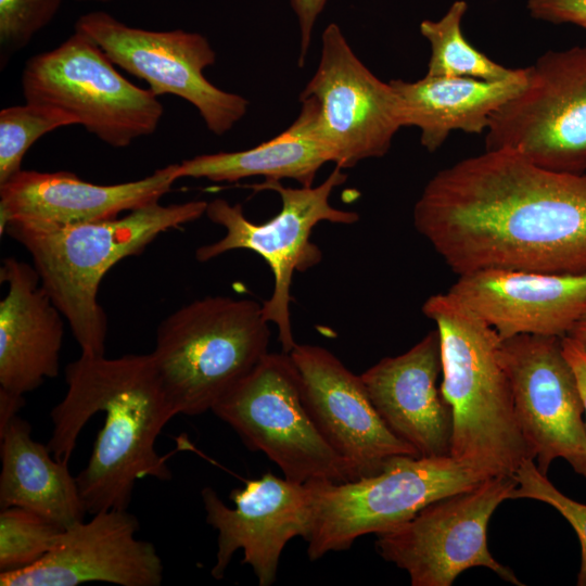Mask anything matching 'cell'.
<instances>
[{"mask_svg":"<svg viewBox=\"0 0 586 586\" xmlns=\"http://www.w3.org/2000/svg\"><path fill=\"white\" fill-rule=\"evenodd\" d=\"M413 226L458 276L487 269L586 272V173L485 150L437 171Z\"/></svg>","mask_w":586,"mask_h":586,"instance_id":"1","label":"cell"},{"mask_svg":"<svg viewBox=\"0 0 586 586\" xmlns=\"http://www.w3.org/2000/svg\"><path fill=\"white\" fill-rule=\"evenodd\" d=\"M65 381L67 392L50 412L47 445L55 459L68 462L89 419L105 415L89 461L76 476L89 513L126 510L140 479H171L155 442L177 413L151 353L117 358L81 354L67 365Z\"/></svg>","mask_w":586,"mask_h":586,"instance_id":"2","label":"cell"},{"mask_svg":"<svg viewBox=\"0 0 586 586\" xmlns=\"http://www.w3.org/2000/svg\"><path fill=\"white\" fill-rule=\"evenodd\" d=\"M421 310L440 334V388L453 409L450 456L487 476L513 475L531 457L501 337L450 292L431 295Z\"/></svg>","mask_w":586,"mask_h":586,"instance_id":"3","label":"cell"},{"mask_svg":"<svg viewBox=\"0 0 586 586\" xmlns=\"http://www.w3.org/2000/svg\"><path fill=\"white\" fill-rule=\"evenodd\" d=\"M206 201L160 202L122 217L69 226L9 222L5 233L30 255L41 285L60 309L81 354L105 355L107 317L98 293L106 272L161 233L205 215Z\"/></svg>","mask_w":586,"mask_h":586,"instance_id":"4","label":"cell"},{"mask_svg":"<svg viewBox=\"0 0 586 586\" xmlns=\"http://www.w3.org/2000/svg\"><path fill=\"white\" fill-rule=\"evenodd\" d=\"M269 341L263 304L205 296L161 321L151 355L176 413L198 416L260 361Z\"/></svg>","mask_w":586,"mask_h":586,"instance_id":"5","label":"cell"},{"mask_svg":"<svg viewBox=\"0 0 586 586\" xmlns=\"http://www.w3.org/2000/svg\"><path fill=\"white\" fill-rule=\"evenodd\" d=\"M347 179L344 169L335 166L317 187H284L279 180H265L249 186L255 192L270 190L279 194L280 212L263 224L247 219L241 204L225 199L207 203L205 215L225 228V235L216 242L195 250L201 263L212 260L227 252L247 250L258 254L273 275V291L263 303L266 321L275 323L282 352L290 353L297 344L293 336L290 303L291 285L295 271H306L322 258L319 247L311 242L315 226L321 221L353 225L358 221L356 212L335 208L330 196Z\"/></svg>","mask_w":586,"mask_h":586,"instance_id":"6","label":"cell"},{"mask_svg":"<svg viewBox=\"0 0 586 586\" xmlns=\"http://www.w3.org/2000/svg\"><path fill=\"white\" fill-rule=\"evenodd\" d=\"M491 477L451 456L390 458L373 476L334 483L309 482L315 523L307 542L309 560L348 549L360 536L387 532L429 504Z\"/></svg>","mask_w":586,"mask_h":586,"instance_id":"7","label":"cell"},{"mask_svg":"<svg viewBox=\"0 0 586 586\" xmlns=\"http://www.w3.org/2000/svg\"><path fill=\"white\" fill-rule=\"evenodd\" d=\"M251 449L265 454L300 483L358 479L324 440L306 409L289 353H267L212 408Z\"/></svg>","mask_w":586,"mask_h":586,"instance_id":"8","label":"cell"},{"mask_svg":"<svg viewBox=\"0 0 586 586\" xmlns=\"http://www.w3.org/2000/svg\"><path fill=\"white\" fill-rule=\"evenodd\" d=\"M114 65L75 29L60 46L27 60L21 76L25 102L61 109L104 143L126 148L156 130L164 106Z\"/></svg>","mask_w":586,"mask_h":586,"instance_id":"9","label":"cell"},{"mask_svg":"<svg viewBox=\"0 0 586 586\" xmlns=\"http://www.w3.org/2000/svg\"><path fill=\"white\" fill-rule=\"evenodd\" d=\"M300 102L296 118L343 169L385 155L402 128L390 81L358 59L335 23L322 33L320 60Z\"/></svg>","mask_w":586,"mask_h":586,"instance_id":"10","label":"cell"},{"mask_svg":"<svg viewBox=\"0 0 586 586\" xmlns=\"http://www.w3.org/2000/svg\"><path fill=\"white\" fill-rule=\"evenodd\" d=\"M491 117L485 150H512L553 171L586 173V46L549 50Z\"/></svg>","mask_w":586,"mask_h":586,"instance_id":"11","label":"cell"},{"mask_svg":"<svg viewBox=\"0 0 586 586\" xmlns=\"http://www.w3.org/2000/svg\"><path fill=\"white\" fill-rule=\"evenodd\" d=\"M517 485L514 475H496L440 498L407 522L378 534L375 548L384 560L407 571L412 586H451L473 566L487 568L522 586L487 546L489 519Z\"/></svg>","mask_w":586,"mask_h":586,"instance_id":"12","label":"cell"},{"mask_svg":"<svg viewBox=\"0 0 586 586\" xmlns=\"http://www.w3.org/2000/svg\"><path fill=\"white\" fill-rule=\"evenodd\" d=\"M75 29L91 38L115 65L144 80L156 97L173 94L191 103L216 136L231 130L247 112L246 98L219 89L205 77L216 52L200 33L132 27L104 11L81 15Z\"/></svg>","mask_w":586,"mask_h":586,"instance_id":"13","label":"cell"},{"mask_svg":"<svg viewBox=\"0 0 586 586\" xmlns=\"http://www.w3.org/2000/svg\"><path fill=\"white\" fill-rule=\"evenodd\" d=\"M518 423L531 459L547 475L563 458L586 479L584 403L562 337L520 334L502 340Z\"/></svg>","mask_w":586,"mask_h":586,"instance_id":"14","label":"cell"},{"mask_svg":"<svg viewBox=\"0 0 586 586\" xmlns=\"http://www.w3.org/2000/svg\"><path fill=\"white\" fill-rule=\"evenodd\" d=\"M206 522L218 533L216 563L211 573L220 579L234 552L243 550V564L251 565L259 586L277 579L281 553L292 538L307 540L315 523L311 484L279 477L268 472L246 481L230 493L229 508L209 486L201 491Z\"/></svg>","mask_w":586,"mask_h":586,"instance_id":"15","label":"cell"},{"mask_svg":"<svg viewBox=\"0 0 586 586\" xmlns=\"http://www.w3.org/2000/svg\"><path fill=\"white\" fill-rule=\"evenodd\" d=\"M289 354L298 371L309 416L358 479L380 473L394 456L420 457L387 428L361 377L347 369L334 354L309 344H296Z\"/></svg>","mask_w":586,"mask_h":586,"instance_id":"16","label":"cell"},{"mask_svg":"<svg viewBox=\"0 0 586 586\" xmlns=\"http://www.w3.org/2000/svg\"><path fill=\"white\" fill-rule=\"evenodd\" d=\"M65 528L56 545L35 564L0 572L1 586H77L105 582L160 586L164 566L154 545L136 537L137 518L126 510L92 514Z\"/></svg>","mask_w":586,"mask_h":586,"instance_id":"17","label":"cell"},{"mask_svg":"<svg viewBox=\"0 0 586 586\" xmlns=\"http://www.w3.org/2000/svg\"><path fill=\"white\" fill-rule=\"evenodd\" d=\"M448 292L501 340L520 334L564 337L586 309V272L479 270L458 276Z\"/></svg>","mask_w":586,"mask_h":586,"instance_id":"18","label":"cell"},{"mask_svg":"<svg viewBox=\"0 0 586 586\" xmlns=\"http://www.w3.org/2000/svg\"><path fill=\"white\" fill-rule=\"evenodd\" d=\"M177 166L116 184H95L64 170L22 169L0 184V232L12 221L59 227L116 218L160 202L179 179Z\"/></svg>","mask_w":586,"mask_h":586,"instance_id":"19","label":"cell"},{"mask_svg":"<svg viewBox=\"0 0 586 586\" xmlns=\"http://www.w3.org/2000/svg\"><path fill=\"white\" fill-rule=\"evenodd\" d=\"M441 373L435 329L406 353L385 357L360 374L387 428L420 457L450 456L453 409L437 387Z\"/></svg>","mask_w":586,"mask_h":586,"instance_id":"20","label":"cell"},{"mask_svg":"<svg viewBox=\"0 0 586 586\" xmlns=\"http://www.w3.org/2000/svg\"><path fill=\"white\" fill-rule=\"evenodd\" d=\"M0 281V388L24 396L58 377L64 316L41 285L34 265L7 257Z\"/></svg>","mask_w":586,"mask_h":586,"instance_id":"21","label":"cell"},{"mask_svg":"<svg viewBox=\"0 0 586 586\" xmlns=\"http://www.w3.org/2000/svg\"><path fill=\"white\" fill-rule=\"evenodd\" d=\"M525 82V67L498 81L426 74L415 81L390 80L397 97L402 127H417L420 143L430 153L436 152L453 131L485 132L492 115Z\"/></svg>","mask_w":586,"mask_h":586,"instance_id":"22","label":"cell"},{"mask_svg":"<svg viewBox=\"0 0 586 586\" xmlns=\"http://www.w3.org/2000/svg\"><path fill=\"white\" fill-rule=\"evenodd\" d=\"M0 507L36 512L67 528L88 512L68 462L54 458L48 445L35 441L31 425L18 416L2 430Z\"/></svg>","mask_w":586,"mask_h":586,"instance_id":"23","label":"cell"},{"mask_svg":"<svg viewBox=\"0 0 586 586\" xmlns=\"http://www.w3.org/2000/svg\"><path fill=\"white\" fill-rule=\"evenodd\" d=\"M328 162H332L330 152L295 118L284 131L254 148L201 154L177 163V175L179 179L215 182L260 176L265 180L293 179L301 187H311Z\"/></svg>","mask_w":586,"mask_h":586,"instance_id":"24","label":"cell"},{"mask_svg":"<svg viewBox=\"0 0 586 586\" xmlns=\"http://www.w3.org/2000/svg\"><path fill=\"white\" fill-rule=\"evenodd\" d=\"M468 10L464 0L454 1L438 20H423L420 34L430 44L426 75L468 77L487 81L513 77L520 68L506 67L473 47L462 33Z\"/></svg>","mask_w":586,"mask_h":586,"instance_id":"25","label":"cell"},{"mask_svg":"<svg viewBox=\"0 0 586 586\" xmlns=\"http://www.w3.org/2000/svg\"><path fill=\"white\" fill-rule=\"evenodd\" d=\"M78 125L67 112L50 105L26 102L0 112V184L22 170L29 148L54 129Z\"/></svg>","mask_w":586,"mask_h":586,"instance_id":"26","label":"cell"},{"mask_svg":"<svg viewBox=\"0 0 586 586\" xmlns=\"http://www.w3.org/2000/svg\"><path fill=\"white\" fill-rule=\"evenodd\" d=\"M64 530L36 512L1 508L0 572L35 564L53 549Z\"/></svg>","mask_w":586,"mask_h":586,"instance_id":"27","label":"cell"},{"mask_svg":"<svg viewBox=\"0 0 586 586\" xmlns=\"http://www.w3.org/2000/svg\"><path fill=\"white\" fill-rule=\"evenodd\" d=\"M518 482L510 499L528 498L553 507L574 528L581 544V565L577 585L586 586V505L577 502L555 487L531 459L514 472Z\"/></svg>","mask_w":586,"mask_h":586,"instance_id":"28","label":"cell"},{"mask_svg":"<svg viewBox=\"0 0 586 586\" xmlns=\"http://www.w3.org/2000/svg\"><path fill=\"white\" fill-rule=\"evenodd\" d=\"M63 0H0L1 64L23 50L56 15Z\"/></svg>","mask_w":586,"mask_h":586,"instance_id":"29","label":"cell"},{"mask_svg":"<svg viewBox=\"0 0 586 586\" xmlns=\"http://www.w3.org/2000/svg\"><path fill=\"white\" fill-rule=\"evenodd\" d=\"M526 7L535 20L586 29V0H527Z\"/></svg>","mask_w":586,"mask_h":586,"instance_id":"30","label":"cell"},{"mask_svg":"<svg viewBox=\"0 0 586 586\" xmlns=\"http://www.w3.org/2000/svg\"><path fill=\"white\" fill-rule=\"evenodd\" d=\"M328 0H290L300 30V54L297 64L303 67L310 48L314 26Z\"/></svg>","mask_w":586,"mask_h":586,"instance_id":"31","label":"cell"},{"mask_svg":"<svg viewBox=\"0 0 586 586\" xmlns=\"http://www.w3.org/2000/svg\"><path fill=\"white\" fill-rule=\"evenodd\" d=\"M563 354L570 362L578 383L586 417V353L570 336L562 337ZM586 426V420H585Z\"/></svg>","mask_w":586,"mask_h":586,"instance_id":"32","label":"cell"},{"mask_svg":"<svg viewBox=\"0 0 586 586\" xmlns=\"http://www.w3.org/2000/svg\"><path fill=\"white\" fill-rule=\"evenodd\" d=\"M24 404V396L0 388V430L17 416Z\"/></svg>","mask_w":586,"mask_h":586,"instance_id":"33","label":"cell"},{"mask_svg":"<svg viewBox=\"0 0 586 586\" xmlns=\"http://www.w3.org/2000/svg\"><path fill=\"white\" fill-rule=\"evenodd\" d=\"M566 336L573 339L586 353V309L577 319Z\"/></svg>","mask_w":586,"mask_h":586,"instance_id":"34","label":"cell"},{"mask_svg":"<svg viewBox=\"0 0 586 586\" xmlns=\"http://www.w3.org/2000/svg\"><path fill=\"white\" fill-rule=\"evenodd\" d=\"M76 1H81V2H89V1H93V2H107V1H112V0H76Z\"/></svg>","mask_w":586,"mask_h":586,"instance_id":"35","label":"cell"}]
</instances>
